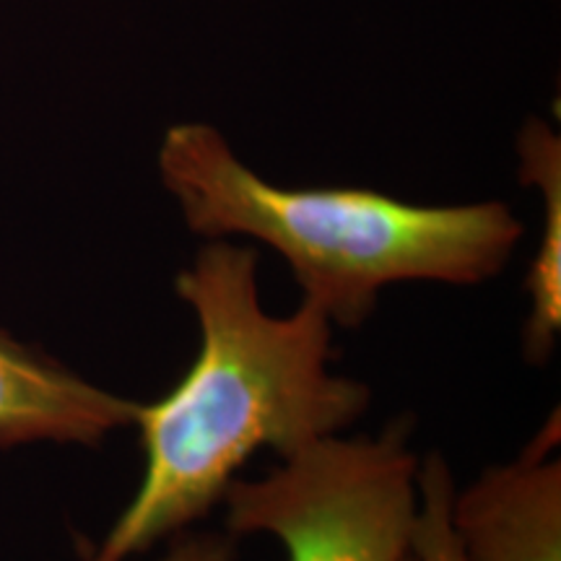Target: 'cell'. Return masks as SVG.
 I'll use <instances>...</instances> for the list:
<instances>
[{"label":"cell","mask_w":561,"mask_h":561,"mask_svg":"<svg viewBox=\"0 0 561 561\" xmlns=\"http://www.w3.org/2000/svg\"><path fill=\"white\" fill-rule=\"evenodd\" d=\"M201 348L187 375L157 403H140L144 479L87 561H130L208 517L261 450L289 458L346 432L371 392L333 369V322L301 299L271 314L257 289V250L208 240L174 276Z\"/></svg>","instance_id":"6da1fadb"},{"label":"cell","mask_w":561,"mask_h":561,"mask_svg":"<svg viewBox=\"0 0 561 561\" xmlns=\"http://www.w3.org/2000/svg\"><path fill=\"white\" fill-rule=\"evenodd\" d=\"M157 167L191 231L263 242L289 265L301 299L343 328L364 325L385 286L496 278L523 240L502 201L416 206L364 187L273 185L206 123L172 125Z\"/></svg>","instance_id":"7a4b0ae2"},{"label":"cell","mask_w":561,"mask_h":561,"mask_svg":"<svg viewBox=\"0 0 561 561\" xmlns=\"http://www.w3.org/2000/svg\"><path fill=\"white\" fill-rule=\"evenodd\" d=\"M411 424L322 437L224 494L229 536H271L286 561H409L419 510Z\"/></svg>","instance_id":"3957f363"},{"label":"cell","mask_w":561,"mask_h":561,"mask_svg":"<svg viewBox=\"0 0 561 561\" xmlns=\"http://www.w3.org/2000/svg\"><path fill=\"white\" fill-rule=\"evenodd\" d=\"M559 442L553 413L515 460L455 489L453 528L466 561H561Z\"/></svg>","instance_id":"277c9868"},{"label":"cell","mask_w":561,"mask_h":561,"mask_svg":"<svg viewBox=\"0 0 561 561\" xmlns=\"http://www.w3.org/2000/svg\"><path fill=\"white\" fill-rule=\"evenodd\" d=\"M138 409L0 333V450L34 442L94 447L136 424Z\"/></svg>","instance_id":"5b68a950"},{"label":"cell","mask_w":561,"mask_h":561,"mask_svg":"<svg viewBox=\"0 0 561 561\" xmlns=\"http://www.w3.org/2000/svg\"><path fill=\"white\" fill-rule=\"evenodd\" d=\"M520 180L541 191L543 231L525 291L530 310L523 331L525 359L543 364L553 354L561 328V140L546 121L530 117L517 136Z\"/></svg>","instance_id":"8992f818"},{"label":"cell","mask_w":561,"mask_h":561,"mask_svg":"<svg viewBox=\"0 0 561 561\" xmlns=\"http://www.w3.org/2000/svg\"><path fill=\"white\" fill-rule=\"evenodd\" d=\"M419 510L409 561H466L453 528L455 479L439 453L419 460Z\"/></svg>","instance_id":"52a82bcc"},{"label":"cell","mask_w":561,"mask_h":561,"mask_svg":"<svg viewBox=\"0 0 561 561\" xmlns=\"http://www.w3.org/2000/svg\"><path fill=\"white\" fill-rule=\"evenodd\" d=\"M157 561H237V538L227 530H185L170 538Z\"/></svg>","instance_id":"ba28073f"}]
</instances>
